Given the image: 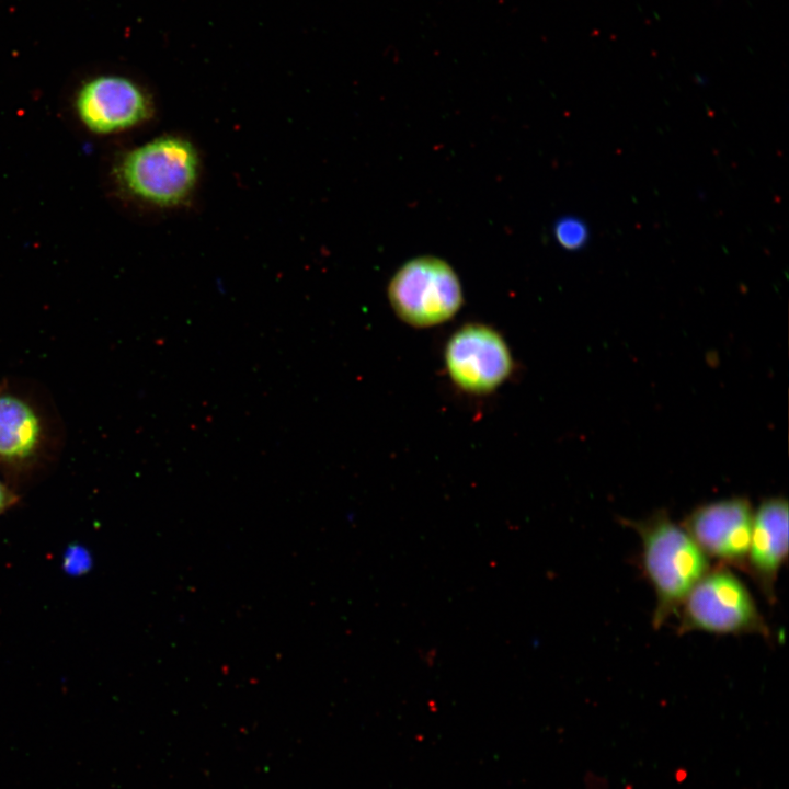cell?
Here are the masks:
<instances>
[{
  "mask_svg": "<svg viewBox=\"0 0 789 789\" xmlns=\"http://www.w3.org/2000/svg\"><path fill=\"white\" fill-rule=\"evenodd\" d=\"M753 512L747 499L733 496L695 507L681 526L708 559L745 571Z\"/></svg>",
  "mask_w": 789,
  "mask_h": 789,
  "instance_id": "obj_5",
  "label": "cell"
},
{
  "mask_svg": "<svg viewBox=\"0 0 789 789\" xmlns=\"http://www.w3.org/2000/svg\"><path fill=\"white\" fill-rule=\"evenodd\" d=\"M641 540V564L655 595L652 625L661 628L710 569L709 559L665 510L622 521Z\"/></svg>",
  "mask_w": 789,
  "mask_h": 789,
  "instance_id": "obj_1",
  "label": "cell"
},
{
  "mask_svg": "<svg viewBox=\"0 0 789 789\" xmlns=\"http://www.w3.org/2000/svg\"><path fill=\"white\" fill-rule=\"evenodd\" d=\"M788 557V502L771 496L753 512L745 572L769 604L776 601V582Z\"/></svg>",
  "mask_w": 789,
  "mask_h": 789,
  "instance_id": "obj_8",
  "label": "cell"
},
{
  "mask_svg": "<svg viewBox=\"0 0 789 789\" xmlns=\"http://www.w3.org/2000/svg\"><path fill=\"white\" fill-rule=\"evenodd\" d=\"M678 631L714 634H759L770 637L755 599L729 568H710L693 586L677 611Z\"/></svg>",
  "mask_w": 789,
  "mask_h": 789,
  "instance_id": "obj_3",
  "label": "cell"
},
{
  "mask_svg": "<svg viewBox=\"0 0 789 789\" xmlns=\"http://www.w3.org/2000/svg\"><path fill=\"white\" fill-rule=\"evenodd\" d=\"M554 235L558 242L569 250L580 249L588 239L586 225L573 217L560 219L554 227Z\"/></svg>",
  "mask_w": 789,
  "mask_h": 789,
  "instance_id": "obj_10",
  "label": "cell"
},
{
  "mask_svg": "<svg viewBox=\"0 0 789 789\" xmlns=\"http://www.w3.org/2000/svg\"><path fill=\"white\" fill-rule=\"evenodd\" d=\"M447 371L461 389L485 393L499 387L512 370V357L501 335L482 324H469L448 341Z\"/></svg>",
  "mask_w": 789,
  "mask_h": 789,
  "instance_id": "obj_6",
  "label": "cell"
},
{
  "mask_svg": "<svg viewBox=\"0 0 789 789\" xmlns=\"http://www.w3.org/2000/svg\"><path fill=\"white\" fill-rule=\"evenodd\" d=\"M395 312L414 327H432L450 319L462 293L451 266L436 256H418L402 265L388 286Z\"/></svg>",
  "mask_w": 789,
  "mask_h": 789,
  "instance_id": "obj_4",
  "label": "cell"
},
{
  "mask_svg": "<svg viewBox=\"0 0 789 789\" xmlns=\"http://www.w3.org/2000/svg\"><path fill=\"white\" fill-rule=\"evenodd\" d=\"M81 122L95 133H116L148 121L153 102L145 88L117 75H103L84 82L76 96Z\"/></svg>",
  "mask_w": 789,
  "mask_h": 789,
  "instance_id": "obj_7",
  "label": "cell"
},
{
  "mask_svg": "<svg viewBox=\"0 0 789 789\" xmlns=\"http://www.w3.org/2000/svg\"><path fill=\"white\" fill-rule=\"evenodd\" d=\"M201 171L195 145L181 135L165 134L128 151L116 168V178L135 198L171 209L190 201Z\"/></svg>",
  "mask_w": 789,
  "mask_h": 789,
  "instance_id": "obj_2",
  "label": "cell"
},
{
  "mask_svg": "<svg viewBox=\"0 0 789 789\" xmlns=\"http://www.w3.org/2000/svg\"><path fill=\"white\" fill-rule=\"evenodd\" d=\"M12 501L13 498L10 492L0 483V513L10 506Z\"/></svg>",
  "mask_w": 789,
  "mask_h": 789,
  "instance_id": "obj_11",
  "label": "cell"
},
{
  "mask_svg": "<svg viewBox=\"0 0 789 789\" xmlns=\"http://www.w3.org/2000/svg\"><path fill=\"white\" fill-rule=\"evenodd\" d=\"M38 434V421L27 404L13 397H0L1 456H27L34 449Z\"/></svg>",
  "mask_w": 789,
  "mask_h": 789,
  "instance_id": "obj_9",
  "label": "cell"
}]
</instances>
